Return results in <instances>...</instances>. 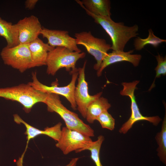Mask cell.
I'll use <instances>...</instances> for the list:
<instances>
[{
    "mask_svg": "<svg viewBox=\"0 0 166 166\" xmlns=\"http://www.w3.org/2000/svg\"><path fill=\"white\" fill-rule=\"evenodd\" d=\"M87 14L92 18L94 22L100 25L110 36L112 42L111 49L113 51H124L125 45L132 38L136 37L138 26L124 25L123 22H116L110 16H101L93 14L86 9L80 1L77 2Z\"/></svg>",
    "mask_w": 166,
    "mask_h": 166,
    "instance_id": "6da1fadb",
    "label": "cell"
},
{
    "mask_svg": "<svg viewBox=\"0 0 166 166\" xmlns=\"http://www.w3.org/2000/svg\"><path fill=\"white\" fill-rule=\"evenodd\" d=\"M47 93L38 91L30 85L22 83L10 87L0 88V97L17 102L29 113L37 103L46 101Z\"/></svg>",
    "mask_w": 166,
    "mask_h": 166,
    "instance_id": "7a4b0ae2",
    "label": "cell"
},
{
    "mask_svg": "<svg viewBox=\"0 0 166 166\" xmlns=\"http://www.w3.org/2000/svg\"><path fill=\"white\" fill-rule=\"evenodd\" d=\"M48 111L55 112L63 119L68 128L76 131L89 137L94 136V131L88 124L85 123L76 113L70 111L62 103L59 95L47 93L45 103Z\"/></svg>",
    "mask_w": 166,
    "mask_h": 166,
    "instance_id": "3957f363",
    "label": "cell"
},
{
    "mask_svg": "<svg viewBox=\"0 0 166 166\" xmlns=\"http://www.w3.org/2000/svg\"><path fill=\"white\" fill-rule=\"evenodd\" d=\"M84 52L72 51L63 47H54L49 51L46 61V73L54 76L60 69L65 68L66 71L70 72L76 69L77 61L84 58Z\"/></svg>",
    "mask_w": 166,
    "mask_h": 166,
    "instance_id": "277c9868",
    "label": "cell"
},
{
    "mask_svg": "<svg viewBox=\"0 0 166 166\" xmlns=\"http://www.w3.org/2000/svg\"><path fill=\"white\" fill-rule=\"evenodd\" d=\"M0 56L4 64L21 73L33 68L28 44H19L10 48L6 46L2 49Z\"/></svg>",
    "mask_w": 166,
    "mask_h": 166,
    "instance_id": "5b68a950",
    "label": "cell"
},
{
    "mask_svg": "<svg viewBox=\"0 0 166 166\" xmlns=\"http://www.w3.org/2000/svg\"><path fill=\"white\" fill-rule=\"evenodd\" d=\"M72 79L69 83L66 86H59L56 81L51 86H47L40 82L37 78L36 72L32 73V81L28 84L35 89L46 93H53L65 97L69 101L71 107L74 110L77 109V106L75 100L74 94L76 88L75 84L77 78L78 73V69L70 72Z\"/></svg>",
    "mask_w": 166,
    "mask_h": 166,
    "instance_id": "8992f818",
    "label": "cell"
},
{
    "mask_svg": "<svg viewBox=\"0 0 166 166\" xmlns=\"http://www.w3.org/2000/svg\"><path fill=\"white\" fill-rule=\"evenodd\" d=\"M139 82V81L136 80L132 82H124L122 83L123 88L120 91V93L121 95L128 96L130 98L131 114L128 120L119 129V132L121 133H126L132 128L133 124L139 121H146L152 123L153 125L157 126L161 121V119L158 116H144L140 112L134 95L136 86Z\"/></svg>",
    "mask_w": 166,
    "mask_h": 166,
    "instance_id": "52a82bcc",
    "label": "cell"
},
{
    "mask_svg": "<svg viewBox=\"0 0 166 166\" xmlns=\"http://www.w3.org/2000/svg\"><path fill=\"white\" fill-rule=\"evenodd\" d=\"M74 36L77 45L83 46L89 53L94 57L97 63L93 68L98 70L108 51L111 49V45L104 39L94 37L90 31L76 33Z\"/></svg>",
    "mask_w": 166,
    "mask_h": 166,
    "instance_id": "ba28073f",
    "label": "cell"
},
{
    "mask_svg": "<svg viewBox=\"0 0 166 166\" xmlns=\"http://www.w3.org/2000/svg\"><path fill=\"white\" fill-rule=\"evenodd\" d=\"M92 141L90 137L65 127L61 128L60 138L55 146L66 155L73 151L81 152Z\"/></svg>",
    "mask_w": 166,
    "mask_h": 166,
    "instance_id": "9c48e42d",
    "label": "cell"
},
{
    "mask_svg": "<svg viewBox=\"0 0 166 166\" xmlns=\"http://www.w3.org/2000/svg\"><path fill=\"white\" fill-rule=\"evenodd\" d=\"M86 62V60L83 66L78 68V83L76 86L74 94L77 109L84 118H86V110L88 106L101 97L102 93V92H100L93 95L89 94L88 84L86 81L85 74Z\"/></svg>",
    "mask_w": 166,
    "mask_h": 166,
    "instance_id": "30bf717a",
    "label": "cell"
},
{
    "mask_svg": "<svg viewBox=\"0 0 166 166\" xmlns=\"http://www.w3.org/2000/svg\"><path fill=\"white\" fill-rule=\"evenodd\" d=\"M15 24L19 44H28L36 39L42 28L39 19L33 15L20 19Z\"/></svg>",
    "mask_w": 166,
    "mask_h": 166,
    "instance_id": "8fae6325",
    "label": "cell"
},
{
    "mask_svg": "<svg viewBox=\"0 0 166 166\" xmlns=\"http://www.w3.org/2000/svg\"><path fill=\"white\" fill-rule=\"evenodd\" d=\"M40 34L47 39V43L50 46L63 47L72 51L82 52L77 46L75 38L71 37L67 31L42 28Z\"/></svg>",
    "mask_w": 166,
    "mask_h": 166,
    "instance_id": "7c38bea8",
    "label": "cell"
},
{
    "mask_svg": "<svg viewBox=\"0 0 166 166\" xmlns=\"http://www.w3.org/2000/svg\"><path fill=\"white\" fill-rule=\"evenodd\" d=\"M14 121L18 124H22L26 128L25 134L26 135L27 143L26 148L30 140L41 135H47L57 141L59 140L61 133L62 123L59 122L54 126L45 128L43 130H40L30 125L24 121L18 114L13 115Z\"/></svg>",
    "mask_w": 166,
    "mask_h": 166,
    "instance_id": "4fadbf2b",
    "label": "cell"
},
{
    "mask_svg": "<svg viewBox=\"0 0 166 166\" xmlns=\"http://www.w3.org/2000/svg\"><path fill=\"white\" fill-rule=\"evenodd\" d=\"M133 50L128 52L113 51L108 53L103 60L100 67L97 71V76H100L103 70L108 66L117 62L127 61L131 63L136 67L138 65L141 58V56L138 54H132Z\"/></svg>",
    "mask_w": 166,
    "mask_h": 166,
    "instance_id": "5bb4252c",
    "label": "cell"
},
{
    "mask_svg": "<svg viewBox=\"0 0 166 166\" xmlns=\"http://www.w3.org/2000/svg\"><path fill=\"white\" fill-rule=\"evenodd\" d=\"M28 44L33 68L46 65L48 53L54 47L44 43L38 38Z\"/></svg>",
    "mask_w": 166,
    "mask_h": 166,
    "instance_id": "9a60e30c",
    "label": "cell"
},
{
    "mask_svg": "<svg viewBox=\"0 0 166 166\" xmlns=\"http://www.w3.org/2000/svg\"><path fill=\"white\" fill-rule=\"evenodd\" d=\"M80 2L86 9L93 14L111 16V2L109 0H82Z\"/></svg>",
    "mask_w": 166,
    "mask_h": 166,
    "instance_id": "2e32d148",
    "label": "cell"
},
{
    "mask_svg": "<svg viewBox=\"0 0 166 166\" xmlns=\"http://www.w3.org/2000/svg\"><path fill=\"white\" fill-rule=\"evenodd\" d=\"M0 36L6 40V47H12L18 45V31L15 24H13L0 17Z\"/></svg>",
    "mask_w": 166,
    "mask_h": 166,
    "instance_id": "e0dca14e",
    "label": "cell"
},
{
    "mask_svg": "<svg viewBox=\"0 0 166 166\" xmlns=\"http://www.w3.org/2000/svg\"><path fill=\"white\" fill-rule=\"evenodd\" d=\"M111 104L106 98L100 97L90 103L88 107L85 118L88 122L93 123L97 118L103 112L110 108Z\"/></svg>",
    "mask_w": 166,
    "mask_h": 166,
    "instance_id": "ac0fdd59",
    "label": "cell"
},
{
    "mask_svg": "<svg viewBox=\"0 0 166 166\" xmlns=\"http://www.w3.org/2000/svg\"><path fill=\"white\" fill-rule=\"evenodd\" d=\"M155 139L158 145L157 149L160 160L166 164V114L163 121L160 132L157 133Z\"/></svg>",
    "mask_w": 166,
    "mask_h": 166,
    "instance_id": "d6986e66",
    "label": "cell"
},
{
    "mask_svg": "<svg viewBox=\"0 0 166 166\" xmlns=\"http://www.w3.org/2000/svg\"><path fill=\"white\" fill-rule=\"evenodd\" d=\"M148 35L144 39L137 37L134 40V45L136 50H141L147 44L152 45L155 48L157 47L162 43L166 42V40L162 39L155 36L152 30L150 29L148 30Z\"/></svg>",
    "mask_w": 166,
    "mask_h": 166,
    "instance_id": "ffe728a7",
    "label": "cell"
},
{
    "mask_svg": "<svg viewBox=\"0 0 166 166\" xmlns=\"http://www.w3.org/2000/svg\"><path fill=\"white\" fill-rule=\"evenodd\" d=\"M104 140L102 135H100L97 140L93 141L84 148L81 151L85 150H89L91 152V158L96 166H103L100 158V152L102 144Z\"/></svg>",
    "mask_w": 166,
    "mask_h": 166,
    "instance_id": "44dd1931",
    "label": "cell"
},
{
    "mask_svg": "<svg viewBox=\"0 0 166 166\" xmlns=\"http://www.w3.org/2000/svg\"><path fill=\"white\" fill-rule=\"evenodd\" d=\"M103 128L110 130L114 129L115 120L112 115L106 111L101 113L96 119Z\"/></svg>",
    "mask_w": 166,
    "mask_h": 166,
    "instance_id": "7402d4cb",
    "label": "cell"
},
{
    "mask_svg": "<svg viewBox=\"0 0 166 166\" xmlns=\"http://www.w3.org/2000/svg\"><path fill=\"white\" fill-rule=\"evenodd\" d=\"M157 65L155 70L156 72V76L149 90L150 91L155 87V80L156 78H159L161 75L165 76L166 74V57L161 56L159 53L156 56Z\"/></svg>",
    "mask_w": 166,
    "mask_h": 166,
    "instance_id": "603a6c76",
    "label": "cell"
},
{
    "mask_svg": "<svg viewBox=\"0 0 166 166\" xmlns=\"http://www.w3.org/2000/svg\"><path fill=\"white\" fill-rule=\"evenodd\" d=\"M38 2V0H27L25 2V7L28 10H32L34 8Z\"/></svg>",
    "mask_w": 166,
    "mask_h": 166,
    "instance_id": "cb8c5ba5",
    "label": "cell"
},
{
    "mask_svg": "<svg viewBox=\"0 0 166 166\" xmlns=\"http://www.w3.org/2000/svg\"><path fill=\"white\" fill-rule=\"evenodd\" d=\"M79 159V158L78 157L72 158L69 162L65 166H76Z\"/></svg>",
    "mask_w": 166,
    "mask_h": 166,
    "instance_id": "d4e9b609",
    "label": "cell"
}]
</instances>
